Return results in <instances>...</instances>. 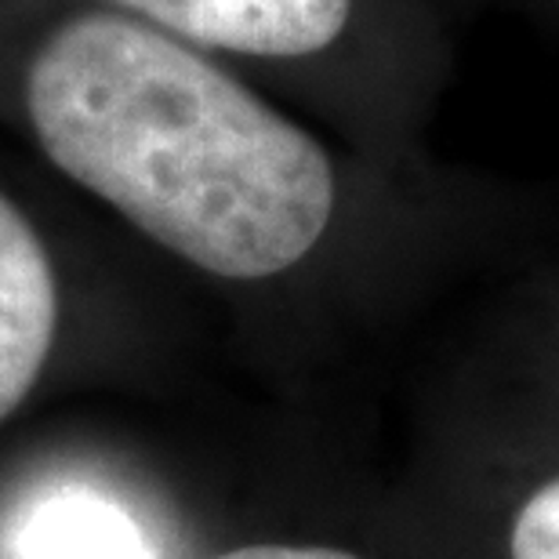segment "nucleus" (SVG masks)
Wrapping results in <instances>:
<instances>
[{
    "label": "nucleus",
    "instance_id": "obj_1",
    "mask_svg": "<svg viewBox=\"0 0 559 559\" xmlns=\"http://www.w3.org/2000/svg\"><path fill=\"white\" fill-rule=\"evenodd\" d=\"M26 109L51 164L215 276L284 273L331 222L323 145L142 22L92 11L55 29Z\"/></svg>",
    "mask_w": 559,
    "mask_h": 559
},
{
    "label": "nucleus",
    "instance_id": "obj_2",
    "mask_svg": "<svg viewBox=\"0 0 559 559\" xmlns=\"http://www.w3.org/2000/svg\"><path fill=\"white\" fill-rule=\"evenodd\" d=\"M175 37L265 59L323 51L349 22L353 0H117Z\"/></svg>",
    "mask_w": 559,
    "mask_h": 559
},
{
    "label": "nucleus",
    "instance_id": "obj_3",
    "mask_svg": "<svg viewBox=\"0 0 559 559\" xmlns=\"http://www.w3.org/2000/svg\"><path fill=\"white\" fill-rule=\"evenodd\" d=\"M59 295L44 243L19 207L0 197V418L37 382L51 353Z\"/></svg>",
    "mask_w": 559,
    "mask_h": 559
},
{
    "label": "nucleus",
    "instance_id": "obj_4",
    "mask_svg": "<svg viewBox=\"0 0 559 559\" xmlns=\"http://www.w3.org/2000/svg\"><path fill=\"white\" fill-rule=\"evenodd\" d=\"M4 559H156L139 520L84 484H51L19 501L4 531Z\"/></svg>",
    "mask_w": 559,
    "mask_h": 559
},
{
    "label": "nucleus",
    "instance_id": "obj_5",
    "mask_svg": "<svg viewBox=\"0 0 559 559\" xmlns=\"http://www.w3.org/2000/svg\"><path fill=\"white\" fill-rule=\"evenodd\" d=\"M509 559H559V473L520 498L509 520Z\"/></svg>",
    "mask_w": 559,
    "mask_h": 559
},
{
    "label": "nucleus",
    "instance_id": "obj_6",
    "mask_svg": "<svg viewBox=\"0 0 559 559\" xmlns=\"http://www.w3.org/2000/svg\"><path fill=\"white\" fill-rule=\"evenodd\" d=\"M215 559H360V556L345 549H328V545H248V549H233Z\"/></svg>",
    "mask_w": 559,
    "mask_h": 559
}]
</instances>
